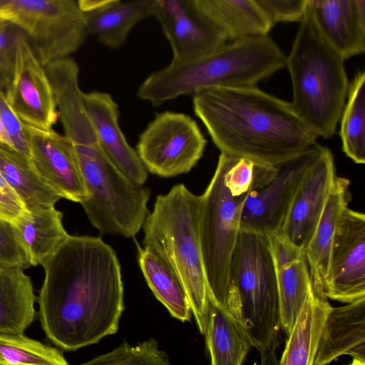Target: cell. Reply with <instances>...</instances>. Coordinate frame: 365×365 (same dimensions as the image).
<instances>
[{
  "label": "cell",
  "mask_w": 365,
  "mask_h": 365,
  "mask_svg": "<svg viewBox=\"0 0 365 365\" xmlns=\"http://www.w3.org/2000/svg\"><path fill=\"white\" fill-rule=\"evenodd\" d=\"M43 267L38 315L53 344L75 351L118 331L124 310L120 264L101 237L68 235Z\"/></svg>",
  "instance_id": "obj_1"
},
{
  "label": "cell",
  "mask_w": 365,
  "mask_h": 365,
  "mask_svg": "<svg viewBox=\"0 0 365 365\" xmlns=\"http://www.w3.org/2000/svg\"><path fill=\"white\" fill-rule=\"evenodd\" d=\"M195 115L221 153L276 167L317 143L290 103L256 86L210 87L192 96Z\"/></svg>",
  "instance_id": "obj_2"
},
{
  "label": "cell",
  "mask_w": 365,
  "mask_h": 365,
  "mask_svg": "<svg viewBox=\"0 0 365 365\" xmlns=\"http://www.w3.org/2000/svg\"><path fill=\"white\" fill-rule=\"evenodd\" d=\"M286 58L269 36L232 41L197 58L172 60L150 73L137 95L158 106L207 88L253 87L286 66Z\"/></svg>",
  "instance_id": "obj_3"
},
{
  "label": "cell",
  "mask_w": 365,
  "mask_h": 365,
  "mask_svg": "<svg viewBox=\"0 0 365 365\" xmlns=\"http://www.w3.org/2000/svg\"><path fill=\"white\" fill-rule=\"evenodd\" d=\"M199 205L200 195L184 184H177L156 197L142 228L143 246L155 250L178 274L199 331L205 335L209 290L200 242Z\"/></svg>",
  "instance_id": "obj_4"
},
{
  "label": "cell",
  "mask_w": 365,
  "mask_h": 365,
  "mask_svg": "<svg viewBox=\"0 0 365 365\" xmlns=\"http://www.w3.org/2000/svg\"><path fill=\"white\" fill-rule=\"evenodd\" d=\"M344 60L324 40L307 7L286 58L293 109L317 135L331 137L348 93Z\"/></svg>",
  "instance_id": "obj_5"
},
{
  "label": "cell",
  "mask_w": 365,
  "mask_h": 365,
  "mask_svg": "<svg viewBox=\"0 0 365 365\" xmlns=\"http://www.w3.org/2000/svg\"><path fill=\"white\" fill-rule=\"evenodd\" d=\"M227 312L253 348L275 349L280 336L274 263L266 236L240 231L232 252Z\"/></svg>",
  "instance_id": "obj_6"
},
{
  "label": "cell",
  "mask_w": 365,
  "mask_h": 365,
  "mask_svg": "<svg viewBox=\"0 0 365 365\" xmlns=\"http://www.w3.org/2000/svg\"><path fill=\"white\" fill-rule=\"evenodd\" d=\"M72 145L88 192L81 205L91 225L102 235L134 237L150 212V188L120 173L104 155L97 139Z\"/></svg>",
  "instance_id": "obj_7"
},
{
  "label": "cell",
  "mask_w": 365,
  "mask_h": 365,
  "mask_svg": "<svg viewBox=\"0 0 365 365\" xmlns=\"http://www.w3.org/2000/svg\"><path fill=\"white\" fill-rule=\"evenodd\" d=\"M247 197L231 194L220 155L215 173L200 195L199 235L209 295L226 312L231 258Z\"/></svg>",
  "instance_id": "obj_8"
},
{
  "label": "cell",
  "mask_w": 365,
  "mask_h": 365,
  "mask_svg": "<svg viewBox=\"0 0 365 365\" xmlns=\"http://www.w3.org/2000/svg\"><path fill=\"white\" fill-rule=\"evenodd\" d=\"M0 17L26 35L43 66L70 57L88 36L75 0H0Z\"/></svg>",
  "instance_id": "obj_9"
},
{
  "label": "cell",
  "mask_w": 365,
  "mask_h": 365,
  "mask_svg": "<svg viewBox=\"0 0 365 365\" xmlns=\"http://www.w3.org/2000/svg\"><path fill=\"white\" fill-rule=\"evenodd\" d=\"M206 140L189 115L158 113L139 136L137 154L147 172L163 178L189 173L202 158Z\"/></svg>",
  "instance_id": "obj_10"
},
{
  "label": "cell",
  "mask_w": 365,
  "mask_h": 365,
  "mask_svg": "<svg viewBox=\"0 0 365 365\" xmlns=\"http://www.w3.org/2000/svg\"><path fill=\"white\" fill-rule=\"evenodd\" d=\"M322 148L317 143L277 166L272 180L247 197L241 214L240 231L264 236L281 232L297 189Z\"/></svg>",
  "instance_id": "obj_11"
},
{
  "label": "cell",
  "mask_w": 365,
  "mask_h": 365,
  "mask_svg": "<svg viewBox=\"0 0 365 365\" xmlns=\"http://www.w3.org/2000/svg\"><path fill=\"white\" fill-rule=\"evenodd\" d=\"M5 96L14 112L26 125L49 130L58 118L45 67L21 31L17 37L14 71Z\"/></svg>",
  "instance_id": "obj_12"
},
{
  "label": "cell",
  "mask_w": 365,
  "mask_h": 365,
  "mask_svg": "<svg viewBox=\"0 0 365 365\" xmlns=\"http://www.w3.org/2000/svg\"><path fill=\"white\" fill-rule=\"evenodd\" d=\"M323 293L347 304L365 298V215L349 207L334 237Z\"/></svg>",
  "instance_id": "obj_13"
},
{
  "label": "cell",
  "mask_w": 365,
  "mask_h": 365,
  "mask_svg": "<svg viewBox=\"0 0 365 365\" xmlns=\"http://www.w3.org/2000/svg\"><path fill=\"white\" fill-rule=\"evenodd\" d=\"M149 11L170 43L173 60L188 61L205 56L228 41L195 0H150Z\"/></svg>",
  "instance_id": "obj_14"
},
{
  "label": "cell",
  "mask_w": 365,
  "mask_h": 365,
  "mask_svg": "<svg viewBox=\"0 0 365 365\" xmlns=\"http://www.w3.org/2000/svg\"><path fill=\"white\" fill-rule=\"evenodd\" d=\"M34 167L61 198L82 204L88 199L78 160L71 142L54 130L24 123Z\"/></svg>",
  "instance_id": "obj_15"
},
{
  "label": "cell",
  "mask_w": 365,
  "mask_h": 365,
  "mask_svg": "<svg viewBox=\"0 0 365 365\" xmlns=\"http://www.w3.org/2000/svg\"><path fill=\"white\" fill-rule=\"evenodd\" d=\"M336 177L333 154L323 147L307 170L279 232L302 251L313 236Z\"/></svg>",
  "instance_id": "obj_16"
},
{
  "label": "cell",
  "mask_w": 365,
  "mask_h": 365,
  "mask_svg": "<svg viewBox=\"0 0 365 365\" xmlns=\"http://www.w3.org/2000/svg\"><path fill=\"white\" fill-rule=\"evenodd\" d=\"M84 105L100 148L110 163L137 185H144L148 172L137 152L125 139L119 125L116 102L107 93H84Z\"/></svg>",
  "instance_id": "obj_17"
},
{
  "label": "cell",
  "mask_w": 365,
  "mask_h": 365,
  "mask_svg": "<svg viewBox=\"0 0 365 365\" xmlns=\"http://www.w3.org/2000/svg\"><path fill=\"white\" fill-rule=\"evenodd\" d=\"M266 237L275 267L281 328L288 336L311 291V277L304 251L279 232Z\"/></svg>",
  "instance_id": "obj_18"
},
{
  "label": "cell",
  "mask_w": 365,
  "mask_h": 365,
  "mask_svg": "<svg viewBox=\"0 0 365 365\" xmlns=\"http://www.w3.org/2000/svg\"><path fill=\"white\" fill-rule=\"evenodd\" d=\"M324 40L344 61L365 51V0H307Z\"/></svg>",
  "instance_id": "obj_19"
},
{
  "label": "cell",
  "mask_w": 365,
  "mask_h": 365,
  "mask_svg": "<svg viewBox=\"0 0 365 365\" xmlns=\"http://www.w3.org/2000/svg\"><path fill=\"white\" fill-rule=\"evenodd\" d=\"M343 355L365 363V298L331 307L320 334L314 365H329Z\"/></svg>",
  "instance_id": "obj_20"
},
{
  "label": "cell",
  "mask_w": 365,
  "mask_h": 365,
  "mask_svg": "<svg viewBox=\"0 0 365 365\" xmlns=\"http://www.w3.org/2000/svg\"><path fill=\"white\" fill-rule=\"evenodd\" d=\"M150 0H78L88 35L104 46H123L133 28L150 16Z\"/></svg>",
  "instance_id": "obj_21"
},
{
  "label": "cell",
  "mask_w": 365,
  "mask_h": 365,
  "mask_svg": "<svg viewBox=\"0 0 365 365\" xmlns=\"http://www.w3.org/2000/svg\"><path fill=\"white\" fill-rule=\"evenodd\" d=\"M349 179L337 176L308 245L304 250L313 287L323 292L334 237L351 195Z\"/></svg>",
  "instance_id": "obj_22"
},
{
  "label": "cell",
  "mask_w": 365,
  "mask_h": 365,
  "mask_svg": "<svg viewBox=\"0 0 365 365\" xmlns=\"http://www.w3.org/2000/svg\"><path fill=\"white\" fill-rule=\"evenodd\" d=\"M331 307L323 292L312 285L278 365H314L320 334Z\"/></svg>",
  "instance_id": "obj_23"
},
{
  "label": "cell",
  "mask_w": 365,
  "mask_h": 365,
  "mask_svg": "<svg viewBox=\"0 0 365 365\" xmlns=\"http://www.w3.org/2000/svg\"><path fill=\"white\" fill-rule=\"evenodd\" d=\"M231 41L265 36L274 26L257 0H195Z\"/></svg>",
  "instance_id": "obj_24"
},
{
  "label": "cell",
  "mask_w": 365,
  "mask_h": 365,
  "mask_svg": "<svg viewBox=\"0 0 365 365\" xmlns=\"http://www.w3.org/2000/svg\"><path fill=\"white\" fill-rule=\"evenodd\" d=\"M23 270L0 267V334H22L34 319L36 297Z\"/></svg>",
  "instance_id": "obj_25"
},
{
  "label": "cell",
  "mask_w": 365,
  "mask_h": 365,
  "mask_svg": "<svg viewBox=\"0 0 365 365\" xmlns=\"http://www.w3.org/2000/svg\"><path fill=\"white\" fill-rule=\"evenodd\" d=\"M0 173L28 211L54 207L61 198L43 180L30 158L1 142Z\"/></svg>",
  "instance_id": "obj_26"
},
{
  "label": "cell",
  "mask_w": 365,
  "mask_h": 365,
  "mask_svg": "<svg viewBox=\"0 0 365 365\" xmlns=\"http://www.w3.org/2000/svg\"><path fill=\"white\" fill-rule=\"evenodd\" d=\"M14 225L28 253L31 266H43L68 236L62 222V212L55 207L29 211Z\"/></svg>",
  "instance_id": "obj_27"
},
{
  "label": "cell",
  "mask_w": 365,
  "mask_h": 365,
  "mask_svg": "<svg viewBox=\"0 0 365 365\" xmlns=\"http://www.w3.org/2000/svg\"><path fill=\"white\" fill-rule=\"evenodd\" d=\"M138 261L141 272L155 297L173 317L189 322L192 317L184 287L170 265L153 249L138 246Z\"/></svg>",
  "instance_id": "obj_28"
},
{
  "label": "cell",
  "mask_w": 365,
  "mask_h": 365,
  "mask_svg": "<svg viewBox=\"0 0 365 365\" xmlns=\"http://www.w3.org/2000/svg\"><path fill=\"white\" fill-rule=\"evenodd\" d=\"M205 334L210 365H243L252 348L237 322L209 295Z\"/></svg>",
  "instance_id": "obj_29"
},
{
  "label": "cell",
  "mask_w": 365,
  "mask_h": 365,
  "mask_svg": "<svg viewBox=\"0 0 365 365\" xmlns=\"http://www.w3.org/2000/svg\"><path fill=\"white\" fill-rule=\"evenodd\" d=\"M365 72L359 71L349 84L341 118L342 150L356 164L365 163Z\"/></svg>",
  "instance_id": "obj_30"
},
{
  "label": "cell",
  "mask_w": 365,
  "mask_h": 365,
  "mask_svg": "<svg viewBox=\"0 0 365 365\" xmlns=\"http://www.w3.org/2000/svg\"><path fill=\"white\" fill-rule=\"evenodd\" d=\"M0 365H69L56 348L22 334H0Z\"/></svg>",
  "instance_id": "obj_31"
},
{
  "label": "cell",
  "mask_w": 365,
  "mask_h": 365,
  "mask_svg": "<svg viewBox=\"0 0 365 365\" xmlns=\"http://www.w3.org/2000/svg\"><path fill=\"white\" fill-rule=\"evenodd\" d=\"M225 165V182L232 195L249 196L254 190L270 182L277 173V166H269L252 160L220 153Z\"/></svg>",
  "instance_id": "obj_32"
},
{
  "label": "cell",
  "mask_w": 365,
  "mask_h": 365,
  "mask_svg": "<svg viewBox=\"0 0 365 365\" xmlns=\"http://www.w3.org/2000/svg\"><path fill=\"white\" fill-rule=\"evenodd\" d=\"M30 266L28 253L14 225L0 219V267L24 269Z\"/></svg>",
  "instance_id": "obj_33"
},
{
  "label": "cell",
  "mask_w": 365,
  "mask_h": 365,
  "mask_svg": "<svg viewBox=\"0 0 365 365\" xmlns=\"http://www.w3.org/2000/svg\"><path fill=\"white\" fill-rule=\"evenodd\" d=\"M0 118L10 141V147L30 158V148L24 133V123L14 112L2 91H0Z\"/></svg>",
  "instance_id": "obj_34"
},
{
  "label": "cell",
  "mask_w": 365,
  "mask_h": 365,
  "mask_svg": "<svg viewBox=\"0 0 365 365\" xmlns=\"http://www.w3.org/2000/svg\"><path fill=\"white\" fill-rule=\"evenodd\" d=\"M273 25L278 22H301L307 0H257Z\"/></svg>",
  "instance_id": "obj_35"
},
{
  "label": "cell",
  "mask_w": 365,
  "mask_h": 365,
  "mask_svg": "<svg viewBox=\"0 0 365 365\" xmlns=\"http://www.w3.org/2000/svg\"><path fill=\"white\" fill-rule=\"evenodd\" d=\"M29 213L23 201L0 173V219L15 225Z\"/></svg>",
  "instance_id": "obj_36"
},
{
  "label": "cell",
  "mask_w": 365,
  "mask_h": 365,
  "mask_svg": "<svg viewBox=\"0 0 365 365\" xmlns=\"http://www.w3.org/2000/svg\"><path fill=\"white\" fill-rule=\"evenodd\" d=\"M20 31L7 21L0 24V68L10 75L14 71L16 44Z\"/></svg>",
  "instance_id": "obj_37"
},
{
  "label": "cell",
  "mask_w": 365,
  "mask_h": 365,
  "mask_svg": "<svg viewBox=\"0 0 365 365\" xmlns=\"http://www.w3.org/2000/svg\"><path fill=\"white\" fill-rule=\"evenodd\" d=\"M259 365H278V359L275 354V349H269L260 353Z\"/></svg>",
  "instance_id": "obj_38"
},
{
  "label": "cell",
  "mask_w": 365,
  "mask_h": 365,
  "mask_svg": "<svg viewBox=\"0 0 365 365\" xmlns=\"http://www.w3.org/2000/svg\"><path fill=\"white\" fill-rule=\"evenodd\" d=\"M11 77V75L0 68V91H2L4 93Z\"/></svg>",
  "instance_id": "obj_39"
},
{
  "label": "cell",
  "mask_w": 365,
  "mask_h": 365,
  "mask_svg": "<svg viewBox=\"0 0 365 365\" xmlns=\"http://www.w3.org/2000/svg\"><path fill=\"white\" fill-rule=\"evenodd\" d=\"M0 142L10 147V141H9V138L4 130L1 118H0Z\"/></svg>",
  "instance_id": "obj_40"
},
{
  "label": "cell",
  "mask_w": 365,
  "mask_h": 365,
  "mask_svg": "<svg viewBox=\"0 0 365 365\" xmlns=\"http://www.w3.org/2000/svg\"><path fill=\"white\" fill-rule=\"evenodd\" d=\"M349 365H365V363L358 359H353L351 364Z\"/></svg>",
  "instance_id": "obj_41"
},
{
  "label": "cell",
  "mask_w": 365,
  "mask_h": 365,
  "mask_svg": "<svg viewBox=\"0 0 365 365\" xmlns=\"http://www.w3.org/2000/svg\"><path fill=\"white\" fill-rule=\"evenodd\" d=\"M4 21H6V20H4V19H2L1 17H0V24L4 23Z\"/></svg>",
  "instance_id": "obj_42"
},
{
  "label": "cell",
  "mask_w": 365,
  "mask_h": 365,
  "mask_svg": "<svg viewBox=\"0 0 365 365\" xmlns=\"http://www.w3.org/2000/svg\"><path fill=\"white\" fill-rule=\"evenodd\" d=\"M252 365H257V363L256 362H254V364Z\"/></svg>",
  "instance_id": "obj_43"
}]
</instances>
